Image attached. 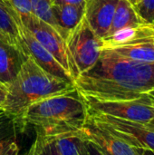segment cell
<instances>
[{"mask_svg": "<svg viewBox=\"0 0 154 155\" xmlns=\"http://www.w3.org/2000/svg\"><path fill=\"white\" fill-rule=\"evenodd\" d=\"M74 84L81 95L100 101L138 99L154 88V63L128 60L103 48L95 64Z\"/></svg>", "mask_w": 154, "mask_h": 155, "instance_id": "cell-1", "label": "cell"}, {"mask_svg": "<svg viewBox=\"0 0 154 155\" xmlns=\"http://www.w3.org/2000/svg\"><path fill=\"white\" fill-rule=\"evenodd\" d=\"M88 118V107L75 88L42 99L28 106L17 120L18 130L33 126L36 134L58 137L78 133Z\"/></svg>", "mask_w": 154, "mask_h": 155, "instance_id": "cell-2", "label": "cell"}, {"mask_svg": "<svg viewBox=\"0 0 154 155\" xmlns=\"http://www.w3.org/2000/svg\"><path fill=\"white\" fill-rule=\"evenodd\" d=\"M6 94L1 110L17 120L31 104L75 89L74 83L54 77L43 70L29 56L15 78L5 86Z\"/></svg>", "mask_w": 154, "mask_h": 155, "instance_id": "cell-3", "label": "cell"}, {"mask_svg": "<svg viewBox=\"0 0 154 155\" xmlns=\"http://www.w3.org/2000/svg\"><path fill=\"white\" fill-rule=\"evenodd\" d=\"M87 121L124 141L136 150L154 151V130L144 124L89 111Z\"/></svg>", "mask_w": 154, "mask_h": 155, "instance_id": "cell-4", "label": "cell"}, {"mask_svg": "<svg viewBox=\"0 0 154 155\" xmlns=\"http://www.w3.org/2000/svg\"><path fill=\"white\" fill-rule=\"evenodd\" d=\"M64 41L79 75L95 64L103 49V39L92 30L85 17L70 32Z\"/></svg>", "mask_w": 154, "mask_h": 155, "instance_id": "cell-5", "label": "cell"}, {"mask_svg": "<svg viewBox=\"0 0 154 155\" xmlns=\"http://www.w3.org/2000/svg\"><path fill=\"white\" fill-rule=\"evenodd\" d=\"M82 97L88 107V111L92 113L144 124L154 118V106L147 94L138 99L123 101H100L87 96L82 95Z\"/></svg>", "mask_w": 154, "mask_h": 155, "instance_id": "cell-6", "label": "cell"}, {"mask_svg": "<svg viewBox=\"0 0 154 155\" xmlns=\"http://www.w3.org/2000/svg\"><path fill=\"white\" fill-rule=\"evenodd\" d=\"M22 23L32 33L35 39L52 54L74 81L79 74L68 51L65 41L59 33L53 26L40 20L34 15L22 21Z\"/></svg>", "mask_w": 154, "mask_h": 155, "instance_id": "cell-7", "label": "cell"}, {"mask_svg": "<svg viewBox=\"0 0 154 155\" xmlns=\"http://www.w3.org/2000/svg\"><path fill=\"white\" fill-rule=\"evenodd\" d=\"M19 29L22 39L27 48L29 55L43 70L54 77L69 83H74L73 78L67 73V71L57 62V60L52 55V54L35 39V37L23 25V23L19 25Z\"/></svg>", "mask_w": 154, "mask_h": 155, "instance_id": "cell-8", "label": "cell"}, {"mask_svg": "<svg viewBox=\"0 0 154 155\" xmlns=\"http://www.w3.org/2000/svg\"><path fill=\"white\" fill-rule=\"evenodd\" d=\"M78 135L85 141L97 145L108 155H140L138 150L129 145L124 141L113 136L102 128L86 121Z\"/></svg>", "mask_w": 154, "mask_h": 155, "instance_id": "cell-9", "label": "cell"}, {"mask_svg": "<svg viewBox=\"0 0 154 155\" xmlns=\"http://www.w3.org/2000/svg\"><path fill=\"white\" fill-rule=\"evenodd\" d=\"M118 2L119 0H86L84 17L101 39L108 34Z\"/></svg>", "mask_w": 154, "mask_h": 155, "instance_id": "cell-10", "label": "cell"}, {"mask_svg": "<svg viewBox=\"0 0 154 155\" xmlns=\"http://www.w3.org/2000/svg\"><path fill=\"white\" fill-rule=\"evenodd\" d=\"M154 39V23H143L115 32L103 39V48H112L139 43L152 42Z\"/></svg>", "mask_w": 154, "mask_h": 155, "instance_id": "cell-11", "label": "cell"}, {"mask_svg": "<svg viewBox=\"0 0 154 155\" xmlns=\"http://www.w3.org/2000/svg\"><path fill=\"white\" fill-rule=\"evenodd\" d=\"M21 23L20 16L10 3L7 0H0V32L8 38L11 45L25 56L29 57V53L20 34L19 25Z\"/></svg>", "mask_w": 154, "mask_h": 155, "instance_id": "cell-12", "label": "cell"}, {"mask_svg": "<svg viewBox=\"0 0 154 155\" xmlns=\"http://www.w3.org/2000/svg\"><path fill=\"white\" fill-rule=\"evenodd\" d=\"M25 56L15 46L0 40V86H6L17 75Z\"/></svg>", "mask_w": 154, "mask_h": 155, "instance_id": "cell-13", "label": "cell"}, {"mask_svg": "<svg viewBox=\"0 0 154 155\" xmlns=\"http://www.w3.org/2000/svg\"><path fill=\"white\" fill-rule=\"evenodd\" d=\"M53 12L58 26V33L63 39L65 40L70 32L73 31L84 17L85 4L76 5L54 4Z\"/></svg>", "mask_w": 154, "mask_h": 155, "instance_id": "cell-14", "label": "cell"}, {"mask_svg": "<svg viewBox=\"0 0 154 155\" xmlns=\"http://www.w3.org/2000/svg\"><path fill=\"white\" fill-rule=\"evenodd\" d=\"M143 23L144 22H143V20L140 18L133 4L129 0H119L111 27L105 37L111 36L115 32L121 29L130 26H135Z\"/></svg>", "mask_w": 154, "mask_h": 155, "instance_id": "cell-15", "label": "cell"}, {"mask_svg": "<svg viewBox=\"0 0 154 155\" xmlns=\"http://www.w3.org/2000/svg\"><path fill=\"white\" fill-rule=\"evenodd\" d=\"M17 131L16 119L0 110V155H9L19 150L16 143Z\"/></svg>", "mask_w": 154, "mask_h": 155, "instance_id": "cell-16", "label": "cell"}, {"mask_svg": "<svg viewBox=\"0 0 154 155\" xmlns=\"http://www.w3.org/2000/svg\"><path fill=\"white\" fill-rule=\"evenodd\" d=\"M128 60L140 63H154V47L152 42L139 43L108 48Z\"/></svg>", "mask_w": 154, "mask_h": 155, "instance_id": "cell-17", "label": "cell"}, {"mask_svg": "<svg viewBox=\"0 0 154 155\" xmlns=\"http://www.w3.org/2000/svg\"><path fill=\"white\" fill-rule=\"evenodd\" d=\"M54 140L60 155H89L86 141L77 133L58 136Z\"/></svg>", "mask_w": 154, "mask_h": 155, "instance_id": "cell-18", "label": "cell"}, {"mask_svg": "<svg viewBox=\"0 0 154 155\" xmlns=\"http://www.w3.org/2000/svg\"><path fill=\"white\" fill-rule=\"evenodd\" d=\"M54 0H31L32 14L47 23L58 32V26L53 12Z\"/></svg>", "mask_w": 154, "mask_h": 155, "instance_id": "cell-19", "label": "cell"}, {"mask_svg": "<svg viewBox=\"0 0 154 155\" xmlns=\"http://www.w3.org/2000/svg\"><path fill=\"white\" fill-rule=\"evenodd\" d=\"M25 155H60V153L54 138L36 134L33 144Z\"/></svg>", "mask_w": 154, "mask_h": 155, "instance_id": "cell-20", "label": "cell"}, {"mask_svg": "<svg viewBox=\"0 0 154 155\" xmlns=\"http://www.w3.org/2000/svg\"><path fill=\"white\" fill-rule=\"evenodd\" d=\"M135 11L144 23H154V0H135Z\"/></svg>", "mask_w": 154, "mask_h": 155, "instance_id": "cell-21", "label": "cell"}, {"mask_svg": "<svg viewBox=\"0 0 154 155\" xmlns=\"http://www.w3.org/2000/svg\"><path fill=\"white\" fill-rule=\"evenodd\" d=\"M18 15L21 18V21H24L30 17L32 14L31 0H7Z\"/></svg>", "mask_w": 154, "mask_h": 155, "instance_id": "cell-22", "label": "cell"}, {"mask_svg": "<svg viewBox=\"0 0 154 155\" xmlns=\"http://www.w3.org/2000/svg\"><path fill=\"white\" fill-rule=\"evenodd\" d=\"M86 145H87V150H88V154L89 155H106L105 153L101 150L97 145L94 143L86 141Z\"/></svg>", "mask_w": 154, "mask_h": 155, "instance_id": "cell-23", "label": "cell"}, {"mask_svg": "<svg viewBox=\"0 0 154 155\" xmlns=\"http://www.w3.org/2000/svg\"><path fill=\"white\" fill-rule=\"evenodd\" d=\"M86 0H54V4L56 5H82L85 4Z\"/></svg>", "mask_w": 154, "mask_h": 155, "instance_id": "cell-24", "label": "cell"}, {"mask_svg": "<svg viewBox=\"0 0 154 155\" xmlns=\"http://www.w3.org/2000/svg\"><path fill=\"white\" fill-rule=\"evenodd\" d=\"M5 94H6V88L5 86H0V110H1L2 104L5 101Z\"/></svg>", "mask_w": 154, "mask_h": 155, "instance_id": "cell-25", "label": "cell"}, {"mask_svg": "<svg viewBox=\"0 0 154 155\" xmlns=\"http://www.w3.org/2000/svg\"><path fill=\"white\" fill-rule=\"evenodd\" d=\"M140 155H154V151L149 150H138Z\"/></svg>", "mask_w": 154, "mask_h": 155, "instance_id": "cell-26", "label": "cell"}, {"mask_svg": "<svg viewBox=\"0 0 154 155\" xmlns=\"http://www.w3.org/2000/svg\"><path fill=\"white\" fill-rule=\"evenodd\" d=\"M0 40H2L3 42H5V43H7V44H9L10 45V42H9V40H8V38L2 33V32H0Z\"/></svg>", "mask_w": 154, "mask_h": 155, "instance_id": "cell-27", "label": "cell"}, {"mask_svg": "<svg viewBox=\"0 0 154 155\" xmlns=\"http://www.w3.org/2000/svg\"><path fill=\"white\" fill-rule=\"evenodd\" d=\"M148 127H150V128H152V129H153L154 130V118L152 120H151L148 124H145Z\"/></svg>", "mask_w": 154, "mask_h": 155, "instance_id": "cell-28", "label": "cell"}, {"mask_svg": "<svg viewBox=\"0 0 154 155\" xmlns=\"http://www.w3.org/2000/svg\"><path fill=\"white\" fill-rule=\"evenodd\" d=\"M149 95V94H148ZM149 98H150V101H151V103H152V104L154 106V97L153 96H151V95H149Z\"/></svg>", "mask_w": 154, "mask_h": 155, "instance_id": "cell-29", "label": "cell"}, {"mask_svg": "<svg viewBox=\"0 0 154 155\" xmlns=\"http://www.w3.org/2000/svg\"><path fill=\"white\" fill-rule=\"evenodd\" d=\"M147 94H149V95H151V96H153L154 97V88L152 89V90H151V91H150V92H149Z\"/></svg>", "mask_w": 154, "mask_h": 155, "instance_id": "cell-30", "label": "cell"}, {"mask_svg": "<svg viewBox=\"0 0 154 155\" xmlns=\"http://www.w3.org/2000/svg\"><path fill=\"white\" fill-rule=\"evenodd\" d=\"M18 153H19V150H18V151H15V152H13L12 153H10L9 155H19L18 154Z\"/></svg>", "mask_w": 154, "mask_h": 155, "instance_id": "cell-31", "label": "cell"}, {"mask_svg": "<svg viewBox=\"0 0 154 155\" xmlns=\"http://www.w3.org/2000/svg\"><path fill=\"white\" fill-rule=\"evenodd\" d=\"M129 1H130V2H131V3H132V4H133V2H134V1H135V0H129Z\"/></svg>", "mask_w": 154, "mask_h": 155, "instance_id": "cell-32", "label": "cell"}, {"mask_svg": "<svg viewBox=\"0 0 154 155\" xmlns=\"http://www.w3.org/2000/svg\"><path fill=\"white\" fill-rule=\"evenodd\" d=\"M152 45H153V47H154V39L152 40Z\"/></svg>", "mask_w": 154, "mask_h": 155, "instance_id": "cell-33", "label": "cell"}, {"mask_svg": "<svg viewBox=\"0 0 154 155\" xmlns=\"http://www.w3.org/2000/svg\"><path fill=\"white\" fill-rule=\"evenodd\" d=\"M105 154H106V155H108V154H107V153H105Z\"/></svg>", "mask_w": 154, "mask_h": 155, "instance_id": "cell-34", "label": "cell"}]
</instances>
